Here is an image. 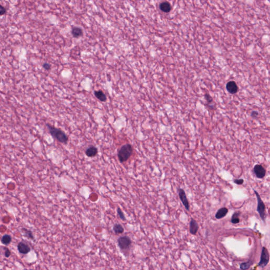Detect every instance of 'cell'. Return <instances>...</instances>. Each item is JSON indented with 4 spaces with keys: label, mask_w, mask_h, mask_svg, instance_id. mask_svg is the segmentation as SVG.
<instances>
[{
    "label": "cell",
    "mask_w": 270,
    "mask_h": 270,
    "mask_svg": "<svg viewBox=\"0 0 270 270\" xmlns=\"http://www.w3.org/2000/svg\"><path fill=\"white\" fill-rule=\"evenodd\" d=\"M198 230V226L195 219H192L189 224V231L191 234L193 235L196 234Z\"/></svg>",
    "instance_id": "obj_12"
},
{
    "label": "cell",
    "mask_w": 270,
    "mask_h": 270,
    "mask_svg": "<svg viewBox=\"0 0 270 270\" xmlns=\"http://www.w3.org/2000/svg\"><path fill=\"white\" fill-rule=\"evenodd\" d=\"M11 241H12V237L10 235H8V234H5L3 235L1 239L2 243L6 245L10 244Z\"/></svg>",
    "instance_id": "obj_16"
},
{
    "label": "cell",
    "mask_w": 270,
    "mask_h": 270,
    "mask_svg": "<svg viewBox=\"0 0 270 270\" xmlns=\"http://www.w3.org/2000/svg\"><path fill=\"white\" fill-rule=\"evenodd\" d=\"M254 172L258 178H263L266 174L265 169L262 166L260 165H256L254 166Z\"/></svg>",
    "instance_id": "obj_8"
},
{
    "label": "cell",
    "mask_w": 270,
    "mask_h": 270,
    "mask_svg": "<svg viewBox=\"0 0 270 270\" xmlns=\"http://www.w3.org/2000/svg\"><path fill=\"white\" fill-rule=\"evenodd\" d=\"M113 230L116 234H122L124 232V229L122 225L119 224H116L114 226Z\"/></svg>",
    "instance_id": "obj_17"
},
{
    "label": "cell",
    "mask_w": 270,
    "mask_h": 270,
    "mask_svg": "<svg viewBox=\"0 0 270 270\" xmlns=\"http://www.w3.org/2000/svg\"><path fill=\"white\" fill-rule=\"evenodd\" d=\"M178 195H179V198H180V199L181 202H182L183 205L185 207L186 209H187V211H189V202H188V199L187 198V196H186L185 190L182 188H179L178 189Z\"/></svg>",
    "instance_id": "obj_6"
},
{
    "label": "cell",
    "mask_w": 270,
    "mask_h": 270,
    "mask_svg": "<svg viewBox=\"0 0 270 270\" xmlns=\"http://www.w3.org/2000/svg\"><path fill=\"white\" fill-rule=\"evenodd\" d=\"M205 98H206V100L208 101L209 102V103H210V102H212L213 101V99L210 96V95H209V94H206L205 96Z\"/></svg>",
    "instance_id": "obj_27"
},
{
    "label": "cell",
    "mask_w": 270,
    "mask_h": 270,
    "mask_svg": "<svg viewBox=\"0 0 270 270\" xmlns=\"http://www.w3.org/2000/svg\"><path fill=\"white\" fill-rule=\"evenodd\" d=\"M42 67L43 68V69H44L45 70H50L51 69V65L48 63H47V62H45L44 63L43 65H42Z\"/></svg>",
    "instance_id": "obj_24"
},
{
    "label": "cell",
    "mask_w": 270,
    "mask_h": 270,
    "mask_svg": "<svg viewBox=\"0 0 270 270\" xmlns=\"http://www.w3.org/2000/svg\"><path fill=\"white\" fill-rule=\"evenodd\" d=\"M7 9L5 7H3L1 4H0V15L2 16L4 14L7 13Z\"/></svg>",
    "instance_id": "obj_22"
},
{
    "label": "cell",
    "mask_w": 270,
    "mask_h": 270,
    "mask_svg": "<svg viewBox=\"0 0 270 270\" xmlns=\"http://www.w3.org/2000/svg\"><path fill=\"white\" fill-rule=\"evenodd\" d=\"M71 33L74 37L75 38H79L83 35L84 32L82 29L80 27H74L72 28Z\"/></svg>",
    "instance_id": "obj_10"
},
{
    "label": "cell",
    "mask_w": 270,
    "mask_h": 270,
    "mask_svg": "<svg viewBox=\"0 0 270 270\" xmlns=\"http://www.w3.org/2000/svg\"><path fill=\"white\" fill-rule=\"evenodd\" d=\"M269 260H270V255H269V252L266 247H263L262 250L260 262L258 264V266L261 267H266L267 264L269 263Z\"/></svg>",
    "instance_id": "obj_4"
},
{
    "label": "cell",
    "mask_w": 270,
    "mask_h": 270,
    "mask_svg": "<svg viewBox=\"0 0 270 270\" xmlns=\"http://www.w3.org/2000/svg\"><path fill=\"white\" fill-rule=\"evenodd\" d=\"M228 213V209L226 207H222L217 212L215 217L217 219H221L226 216Z\"/></svg>",
    "instance_id": "obj_14"
},
{
    "label": "cell",
    "mask_w": 270,
    "mask_h": 270,
    "mask_svg": "<svg viewBox=\"0 0 270 270\" xmlns=\"http://www.w3.org/2000/svg\"><path fill=\"white\" fill-rule=\"evenodd\" d=\"M234 183H235L237 185H242L243 184V182H244V180L242 178L241 179H236L234 180Z\"/></svg>",
    "instance_id": "obj_25"
},
{
    "label": "cell",
    "mask_w": 270,
    "mask_h": 270,
    "mask_svg": "<svg viewBox=\"0 0 270 270\" xmlns=\"http://www.w3.org/2000/svg\"><path fill=\"white\" fill-rule=\"evenodd\" d=\"M17 250L22 254H27L31 251V247L27 243L24 242H20L17 245Z\"/></svg>",
    "instance_id": "obj_9"
},
{
    "label": "cell",
    "mask_w": 270,
    "mask_h": 270,
    "mask_svg": "<svg viewBox=\"0 0 270 270\" xmlns=\"http://www.w3.org/2000/svg\"><path fill=\"white\" fill-rule=\"evenodd\" d=\"M118 245L122 250H126L131 245V240L127 236H122L118 240Z\"/></svg>",
    "instance_id": "obj_5"
},
{
    "label": "cell",
    "mask_w": 270,
    "mask_h": 270,
    "mask_svg": "<svg viewBox=\"0 0 270 270\" xmlns=\"http://www.w3.org/2000/svg\"><path fill=\"white\" fill-rule=\"evenodd\" d=\"M226 89L230 94L235 95L239 91V88L235 81H230L226 84Z\"/></svg>",
    "instance_id": "obj_7"
},
{
    "label": "cell",
    "mask_w": 270,
    "mask_h": 270,
    "mask_svg": "<svg viewBox=\"0 0 270 270\" xmlns=\"http://www.w3.org/2000/svg\"><path fill=\"white\" fill-rule=\"evenodd\" d=\"M22 231L24 234V235L25 237H27L28 239H30L31 240H34V238L33 233L30 230H27L25 228H22Z\"/></svg>",
    "instance_id": "obj_18"
},
{
    "label": "cell",
    "mask_w": 270,
    "mask_h": 270,
    "mask_svg": "<svg viewBox=\"0 0 270 270\" xmlns=\"http://www.w3.org/2000/svg\"><path fill=\"white\" fill-rule=\"evenodd\" d=\"M46 126H47L51 135L56 140H57L58 142L63 144L67 143L69 138L63 131H62L60 128L55 127L54 126H52L47 124H46Z\"/></svg>",
    "instance_id": "obj_1"
},
{
    "label": "cell",
    "mask_w": 270,
    "mask_h": 270,
    "mask_svg": "<svg viewBox=\"0 0 270 270\" xmlns=\"http://www.w3.org/2000/svg\"><path fill=\"white\" fill-rule=\"evenodd\" d=\"M159 8L160 10L162 11V12L168 13L171 10V5L168 2H164L160 3L159 5Z\"/></svg>",
    "instance_id": "obj_15"
},
{
    "label": "cell",
    "mask_w": 270,
    "mask_h": 270,
    "mask_svg": "<svg viewBox=\"0 0 270 270\" xmlns=\"http://www.w3.org/2000/svg\"><path fill=\"white\" fill-rule=\"evenodd\" d=\"M4 249V251H4V255H5V257H10L11 252L10 250H9V249H7V248H6V247H5Z\"/></svg>",
    "instance_id": "obj_23"
},
{
    "label": "cell",
    "mask_w": 270,
    "mask_h": 270,
    "mask_svg": "<svg viewBox=\"0 0 270 270\" xmlns=\"http://www.w3.org/2000/svg\"><path fill=\"white\" fill-rule=\"evenodd\" d=\"M240 213L236 212L232 215L231 219V222L233 224H237L240 222V219L239 216L240 215Z\"/></svg>",
    "instance_id": "obj_20"
},
{
    "label": "cell",
    "mask_w": 270,
    "mask_h": 270,
    "mask_svg": "<svg viewBox=\"0 0 270 270\" xmlns=\"http://www.w3.org/2000/svg\"><path fill=\"white\" fill-rule=\"evenodd\" d=\"M259 115V113L258 112H257V111H253L251 112V116L252 117V118H255L257 117Z\"/></svg>",
    "instance_id": "obj_26"
},
{
    "label": "cell",
    "mask_w": 270,
    "mask_h": 270,
    "mask_svg": "<svg viewBox=\"0 0 270 270\" xmlns=\"http://www.w3.org/2000/svg\"><path fill=\"white\" fill-rule=\"evenodd\" d=\"M117 211L118 216H119V217L120 218V219H122V220H123V221H125V219H126L125 215H124V213L122 212V209H120L119 207H118V209H117Z\"/></svg>",
    "instance_id": "obj_21"
},
{
    "label": "cell",
    "mask_w": 270,
    "mask_h": 270,
    "mask_svg": "<svg viewBox=\"0 0 270 270\" xmlns=\"http://www.w3.org/2000/svg\"><path fill=\"white\" fill-rule=\"evenodd\" d=\"M253 264V262L252 261H248L247 262L243 263L240 265L241 269L242 270H247L250 268L252 264Z\"/></svg>",
    "instance_id": "obj_19"
},
{
    "label": "cell",
    "mask_w": 270,
    "mask_h": 270,
    "mask_svg": "<svg viewBox=\"0 0 270 270\" xmlns=\"http://www.w3.org/2000/svg\"><path fill=\"white\" fill-rule=\"evenodd\" d=\"M255 195L257 197V211L260 215V217L261 219H262L263 221H265V217H266V214H265V205L264 204L263 200L261 199L260 195L259 193L257 192L256 190H254Z\"/></svg>",
    "instance_id": "obj_3"
},
{
    "label": "cell",
    "mask_w": 270,
    "mask_h": 270,
    "mask_svg": "<svg viewBox=\"0 0 270 270\" xmlns=\"http://www.w3.org/2000/svg\"><path fill=\"white\" fill-rule=\"evenodd\" d=\"M95 97L101 102H105L107 100V97L105 93L102 90H96L94 92Z\"/></svg>",
    "instance_id": "obj_13"
},
{
    "label": "cell",
    "mask_w": 270,
    "mask_h": 270,
    "mask_svg": "<svg viewBox=\"0 0 270 270\" xmlns=\"http://www.w3.org/2000/svg\"><path fill=\"white\" fill-rule=\"evenodd\" d=\"M133 152L132 147L130 144H127L122 146L118 153L119 160L120 162H124L127 161L131 157Z\"/></svg>",
    "instance_id": "obj_2"
},
{
    "label": "cell",
    "mask_w": 270,
    "mask_h": 270,
    "mask_svg": "<svg viewBox=\"0 0 270 270\" xmlns=\"http://www.w3.org/2000/svg\"><path fill=\"white\" fill-rule=\"evenodd\" d=\"M98 154V149L96 147L92 146L87 149L86 151V155L89 157H95Z\"/></svg>",
    "instance_id": "obj_11"
}]
</instances>
